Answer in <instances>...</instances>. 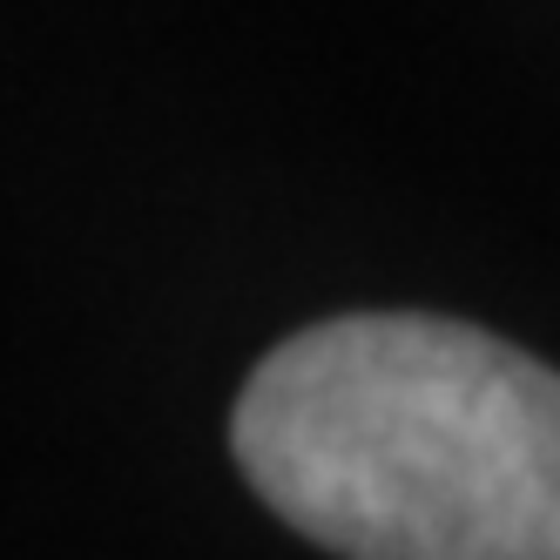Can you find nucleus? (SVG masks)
Masks as SVG:
<instances>
[{"label":"nucleus","mask_w":560,"mask_h":560,"mask_svg":"<svg viewBox=\"0 0 560 560\" xmlns=\"http://www.w3.org/2000/svg\"><path fill=\"white\" fill-rule=\"evenodd\" d=\"M257 500L338 560H560V378L459 317L284 338L230 412Z\"/></svg>","instance_id":"1"}]
</instances>
